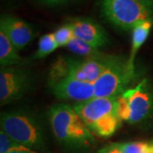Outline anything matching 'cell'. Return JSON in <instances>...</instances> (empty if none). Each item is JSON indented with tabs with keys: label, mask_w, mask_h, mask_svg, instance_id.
Segmentation results:
<instances>
[{
	"label": "cell",
	"mask_w": 153,
	"mask_h": 153,
	"mask_svg": "<svg viewBox=\"0 0 153 153\" xmlns=\"http://www.w3.org/2000/svg\"><path fill=\"white\" fill-rule=\"evenodd\" d=\"M49 123L55 139L71 150H88L94 146L95 139L74 107L67 104L53 105Z\"/></svg>",
	"instance_id": "1"
},
{
	"label": "cell",
	"mask_w": 153,
	"mask_h": 153,
	"mask_svg": "<svg viewBox=\"0 0 153 153\" xmlns=\"http://www.w3.org/2000/svg\"><path fill=\"white\" fill-rule=\"evenodd\" d=\"M73 107L88 129L101 138L113 135L123 122L117 113V97H94Z\"/></svg>",
	"instance_id": "2"
},
{
	"label": "cell",
	"mask_w": 153,
	"mask_h": 153,
	"mask_svg": "<svg viewBox=\"0 0 153 153\" xmlns=\"http://www.w3.org/2000/svg\"><path fill=\"white\" fill-rule=\"evenodd\" d=\"M1 129L14 140L34 151L45 148L43 128L35 117L22 111L3 112L0 117Z\"/></svg>",
	"instance_id": "3"
},
{
	"label": "cell",
	"mask_w": 153,
	"mask_h": 153,
	"mask_svg": "<svg viewBox=\"0 0 153 153\" xmlns=\"http://www.w3.org/2000/svg\"><path fill=\"white\" fill-rule=\"evenodd\" d=\"M152 8L141 0H100L102 16L123 31L133 30L138 23L151 20Z\"/></svg>",
	"instance_id": "4"
},
{
	"label": "cell",
	"mask_w": 153,
	"mask_h": 153,
	"mask_svg": "<svg viewBox=\"0 0 153 153\" xmlns=\"http://www.w3.org/2000/svg\"><path fill=\"white\" fill-rule=\"evenodd\" d=\"M117 108L121 120L130 124L146 119L153 109V92L147 81L143 80L118 95Z\"/></svg>",
	"instance_id": "5"
},
{
	"label": "cell",
	"mask_w": 153,
	"mask_h": 153,
	"mask_svg": "<svg viewBox=\"0 0 153 153\" xmlns=\"http://www.w3.org/2000/svg\"><path fill=\"white\" fill-rule=\"evenodd\" d=\"M135 76L128 60L114 56L105 71L94 82V97H117Z\"/></svg>",
	"instance_id": "6"
},
{
	"label": "cell",
	"mask_w": 153,
	"mask_h": 153,
	"mask_svg": "<svg viewBox=\"0 0 153 153\" xmlns=\"http://www.w3.org/2000/svg\"><path fill=\"white\" fill-rule=\"evenodd\" d=\"M32 76L26 70L16 66L1 67L0 70V102L10 104L22 98L31 88Z\"/></svg>",
	"instance_id": "7"
},
{
	"label": "cell",
	"mask_w": 153,
	"mask_h": 153,
	"mask_svg": "<svg viewBox=\"0 0 153 153\" xmlns=\"http://www.w3.org/2000/svg\"><path fill=\"white\" fill-rule=\"evenodd\" d=\"M51 92L62 100L82 103L94 97V84L73 77H66L49 84Z\"/></svg>",
	"instance_id": "8"
},
{
	"label": "cell",
	"mask_w": 153,
	"mask_h": 153,
	"mask_svg": "<svg viewBox=\"0 0 153 153\" xmlns=\"http://www.w3.org/2000/svg\"><path fill=\"white\" fill-rule=\"evenodd\" d=\"M0 29L5 33L18 50L27 47L36 37L35 29L30 23L10 15H3L1 16Z\"/></svg>",
	"instance_id": "9"
},
{
	"label": "cell",
	"mask_w": 153,
	"mask_h": 153,
	"mask_svg": "<svg viewBox=\"0 0 153 153\" xmlns=\"http://www.w3.org/2000/svg\"><path fill=\"white\" fill-rule=\"evenodd\" d=\"M76 38L100 49L109 43V36L98 22L89 18L76 17L67 22Z\"/></svg>",
	"instance_id": "10"
},
{
	"label": "cell",
	"mask_w": 153,
	"mask_h": 153,
	"mask_svg": "<svg viewBox=\"0 0 153 153\" xmlns=\"http://www.w3.org/2000/svg\"><path fill=\"white\" fill-rule=\"evenodd\" d=\"M152 26L153 20L151 19V20L143 21L138 23L132 30L131 49H130L129 56L128 59V63L133 71L135 70L134 60H135L137 53L149 37V34H150Z\"/></svg>",
	"instance_id": "11"
},
{
	"label": "cell",
	"mask_w": 153,
	"mask_h": 153,
	"mask_svg": "<svg viewBox=\"0 0 153 153\" xmlns=\"http://www.w3.org/2000/svg\"><path fill=\"white\" fill-rule=\"evenodd\" d=\"M18 49L14 46L5 33L0 29V65L1 67H10L20 64L22 58Z\"/></svg>",
	"instance_id": "12"
},
{
	"label": "cell",
	"mask_w": 153,
	"mask_h": 153,
	"mask_svg": "<svg viewBox=\"0 0 153 153\" xmlns=\"http://www.w3.org/2000/svg\"><path fill=\"white\" fill-rule=\"evenodd\" d=\"M66 48L73 54L83 56L85 58H94L104 55L99 50V49L94 48L89 44L76 38L75 36L69 42V44H67Z\"/></svg>",
	"instance_id": "13"
},
{
	"label": "cell",
	"mask_w": 153,
	"mask_h": 153,
	"mask_svg": "<svg viewBox=\"0 0 153 153\" xmlns=\"http://www.w3.org/2000/svg\"><path fill=\"white\" fill-rule=\"evenodd\" d=\"M59 46L55 41L54 33H47L42 36L38 41V49L34 54L35 59H43L53 53Z\"/></svg>",
	"instance_id": "14"
},
{
	"label": "cell",
	"mask_w": 153,
	"mask_h": 153,
	"mask_svg": "<svg viewBox=\"0 0 153 153\" xmlns=\"http://www.w3.org/2000/svg\"><path fill=\"white\" fill-rule=\"evenodd\" d=\"M54 33L55 41L59 47H66L69 42L74 37V33L71 26L66 23L63 26L58 27Z\"/></svg>",
	"instance_id": "15"
},
{
	"label": "cell",
	"mask_w": 153,
	"mask_h": 153,
	"mask_svg": "<svg viewBox=\"0 0 153 153\" xmlns=\"http://www.w3.org/2000/svg\"><path fill=\"white\" fill-rule=\"evenodd\" d=\"M26 147L14 140L4 130H0V153H9Z\"/></svg>",
	"instance_id": "16"
},
{
	"label": "cell",
	"mask_w": 153,
	"mask_h": 153,
	"mask_svg": "<svg viewBox=\"0 0 153 153\" xmlns=\"http://www.w3.org/2000/svg\"><path fill=\"white\" fill-rule=\"evenodd\" d=\"M151 143L146 141H134L123 143V153H146Z\"/></svg>",
	"instance_id": "17"
},
{
	"label": "cell",
	"mask_w": 153,
	"mask_h": 153,
	"mask_svg": "<svg viewBox=\"0 0 153 153\" xmlns=\"http://www.w3.org/2000/svg\"><path fill=\"white\" fill-rule=\"evenodd\" d=\"M97 153H123L122 144L112 143L100 149Z\"/></svg>",
	"instance_id": "18"
},
{
	"label": "cell",
	"mask_w": 153,
	"mask_h": 153,
	"mask_svg": "<svg viewBox=\"0 0 153 153\" xmlns=\"http://www.w3.org/2000/svg\"><path fill=\"white\" fill-rule=\"evenodd\" d=\"M71 1H73V0H38V3L40 4L41 5L53 8V7L64 5Z\"/></svg>",
	"instance_id": "19"
},
{
	"label": "cell",
	"mask_w": 153,
	"mask_h": 153,
	"mask_svg": "<svg viewBox=\"0 0 153 153\" xmlns=\"http://www.w3.org/2000/svg\"><path fill=\"white\" fill-rule=\"evenodd\" d=\"M9 153H39L37 151H34L32 149H29L27 147H24L21 149V150H16V151H13Z\"/></svg>",
	"instance_id": "20"
},
{
	"label": "cell",
	"mask_w": 153,
	"mask_h": 153,
	"mask_svg": "<svg viewBox=\"0 0 153 153\" xmlns=\"http://www.w3.org/2000/svg\"><path fill=\"white\" fill-rule=\"evenodd\" d=\"M142 2L146 3V4H148L150 5L153 6V0H141Z\"/></svg>",
	"instance_id": "21"
},
{
	"label": "cell",
	"mask_w": 153,
	"mask_h": 153,
	"mask_svg": "<svg viewBox=\"0 0 153 153\" xmlns=\"http://www.w3.org/2000/svg\"><path fill=\"white\" fill-rule=\"evenodd\" d=\"M146 153H153V143H151V145H150L149 149H148L147 152Z\"/></svg>",
	"instance_id": "22"
}]
</instances>
